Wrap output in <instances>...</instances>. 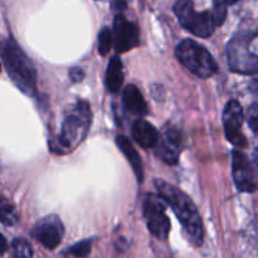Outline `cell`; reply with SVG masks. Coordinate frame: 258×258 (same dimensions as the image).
I'll use <instances>...</instances> for the list:
<instances>
[{"label": "cell", "instance_id": "30bf717a", "mask_svg": "<svg viewBox=\"0 0 258 258\" xmlns=\"http://www.w3.org/2000/svg\"><path fill=\"white\" fill-rule=\"evenodd\" d=\"M181 145H183V136L180 131L176 128H165L164 134L159 136L155 146V154L169 165H176L180 155Z\"/></svg>", "mask_w": 258, "mask_h": 258}, {"label": "cell", "instance_id": "44dd1931", "mask_svg": "<svg viewBox=\"0 0 258 258\" xmlns=\"http://www.w3.org/2000/svg\"><path fill=\"white\" fill-rule=\"evenodd\" d=\"M91 252V241H82L78 242L77 244L71 247L70 252L68 253L72 254V256H77V257H86L88 256Z\"/></svg>", "mask_w": 258, "mask_h": 258}, {"label": "cell", "instance_id": "5b68a950", "mask_svg": "<svg viewBox=\"0 0 258 258\" xmlns=\"http://www.w3.org/2000/svg\"><path fill=\"white\" fill-rule=\"evenodd\" d=\"M174 13L178 17L181 27L197 37L208 38L216 30L212 12L197 13L191 0H179L174 5Z\"/></svg>", "mask_w": 258, "mask_h": 258}, {"label": "cell", "instance_id": "ffe728a7", "mask_svg": "<svg viewBox=\"0 0 258 258\" xmlns=\"http://www.w3.org/2000/svg\"><path fill=\"white\" fill-rule=\"evenodd\" d=\"M212 15H213L216 27H221V25L223 24L227 15V4L223 2V0H214Z\"/></svg>", "mask_w": 258, "mask_h": 258}, {"label": "cell", "instance_id": "7c38bea8", "mask_svg": "<svg viewBox=\"0 0 258 258\" xmlns=\"http://www.w3.org/2000/svg\"><path fill=\"white\" fill-rule=\"evenodd\" d=\"M64 233V228L60 222L59 217L48 216L40 219L37 224L33 234L37 241L43 247L48 249H53L60 243Z\"/></svg>", "mask_w": 258, "mask_h": 258}, {"label": "cell", "instance_id": "9a60e30c", "mask_svg": "<svg viewBox=\"0 0 258 258\" xmlns=\"http://www.w3.org/2000/svg\"><path fill=\"white\" fill-rule=\"evenodd\" d=\"M116 144H117V146L120 148V150L122 151L123 155L126 156V159H127V161L130 163V165L133 166L139 181H143V178H144L143 161H141L140 155H139L138 151L135 150V148L133 146L131 141L128 140L126 136L118 135L117 138H116Z\"/></svg>", "mask_w": 258, "mask_h": 258}, {"label": "cell", "instance_id": "52a82bcc", "mask_svg": "<svg viewBox=\"0 0 258 258\" xmlns=\"http://www.w3.org/2000/svg\"><path fill=\"white\" fill-rule=\"evenodd\" d=\"M166 202L161 196L148 194L144 201V216L148 228L155 238L166 239L170 232V221L166 216Z\"/></svg>", "mask_w": 258, "mask_h": 258}, {"label": "cell", "instance_id": "e0dca14e", "mask_svg": "<svg viewBox=\"0 0 258 258\" xmlns=\"http://www.w3.org/2000/svg\"><path fill=\"white\" fill-rule=\"evenodd\" d=\"M18 221L14 206L4 197H0V222L5 226H14Z\"/></svg>", "mask_w": 258, "mask_h": 258}, {"label": "cell", "instance_id": "ac0fdd59", "mask_svg": "<svg viewBox=\"0 0 258 258\" xmlns=\"http://www.w3.org/2000/svg\"><path fill=\"white\" fill-rule=\"evenodd\" d=\"M111 47H112V32L110 28L105 27L98 35V52L101 55H106L110 52Z\"/></svg>", "mask_w": 258, "mask_h": 258}, {"label": "cell", "instance_id": "3957f363", "mask_svg": "<svg viewBox=\"0 0 258 258\" xmlns=\"http://www.w3.org/2000/svg\"><path fill=\"white\" fill-rule=\"evenodd\" d=\"M228 64L233 72L256 75L258 70L256 32L236 34L227 45Z\"/></svg>", "mask_w": 258, "mask_h": 258}, {"label": "cell", "instance_id": "277c9868", "mask_svg": "<svg viewBox=\"0 0 258 258\" xmlns=\"http://www.w3.org/2000/svg\"><path fill=\"white\" fill-rule=\"evenodd\" d=\"M179 62L199 78H209L217 72L218 66L208 49L193 39H184L175 50Z\"/></svg>", "mask_w": 258, "mask_h": 258}, {"label": "cell", "instance_id": "2e32d148", "mask_svg": "<svg viewBox=\"0 0 258 258\" xmlns=\"http://www.w3.org/2000/svg\"><path fill=\"white\" fill-rule=\"evenodd\" d=\"M123 83V68L122 62L117 55H113L108 63L107 71H106V86L110 92L116 93L120 91Z\"/></svg>", "mask_w": 258, "mask_h": 258}, {"label": "cell", "instance_id": "ba28073f", "mask_svg": "<svg viewBox=\"0 0 258 258\" xmlns=\"http://www.w3.org/2000/svg\"><path fill=\"white\" fill-rule=\"evenodd\" d=\"M232 156V173L237 189L243 193H253L257 188L256 168L242 151L233 150Z\"/></svg>", "mask_w": 258, "mask_h": 258}, {"label": "cell", "instance_id": "603a6c76", "mask_svg": "<svg viewBox=\"0 0 258 258\" xmlns=\"http://www.w3.org/2000/svg\"><path fill=\"white\" fill-rule=\"evenodd\" d=\"M70 76L73 82H81L85 78V71L81 67H73L70 71Z\"/></svg>", "mask_w": 258, "mask_h": 258}, {"label": "cell", "instance_id": "7402d4cb", "mask_svg": "<svg viewBox=\"0 0 258 258\" xmlns=\"http://www.w3.org/2000/svg\"><path fill=\"white\" fill-rule=\"evenodd\" d=\"M248 123L249 126H251L252 131L253 133H256L257 131V127H258V110H257V105L254 103V105H252V107H249L248 110Z\"/></svg>", "mask_w": 258, "mask_h": 258}, {"label": "cell", "instance_id": "cb8c5ba5", "mask_svg": "<svg viewBox=\"0 0 258 258\" xmlns=\"http://www.w3.org/2000/svg\"><path fill=\"white\" fill-rule=\"evenodd\" d=\"M8 249V242L7 239L4 238V236L3 234H0V254L5 253V251Z\"/></svg>", "mask_w": 258, "mask_h": 258}, {"label": "cell", "instance_id": "5bb4252c", "mask_svg": "<svg viewBox=\"0 0 258 258\" xmlns=\"http://www.w3.org/2000/svg\"><path fill=\"white\" fill-rule=\"evenodd\" d=\"M133 138L144 149H153L159 139L156 128L145 120H138L133 125Z\"/></svg>", "mask_w": 258, "mask_h": 258}, {"label": "cell", "instance_id": "d4e9b609", "mask_svg": "<svg viewBox=\"0 0 258 258\" xmlns=\"http://www.w3.org/2000/svg\"><path fill=\"white\" fill-rule=\"evenodd\" d=\"M126 8V3L123 0H115L113 2V9L117 10H123Z\"/></svg>", "mask_w": 258, "mask_h": 258}, {"label": "cell", "instance_id": "8fae6325", "mask_svg": "<svg viewBox=\"0 0 258 258\" xmlns=\"http://www.w3.org/2000/svg\"><path fill=\"white\" fill-rule=\"evenodd\" d=\"M112 43L117 53H125L139 44V28L128 22L123 15L118 14L113 22Z\"/></svg>", "mask_w": 258, "mask_h": 258}, {"label": "cell", "instance_id": "8992f818", "mask_svg": "<svg viewBox=\"0 0 258 258\" xmlns=\"http://www.w3.org/2000/svg\"><path fill=\"white\" fill-rule=\"evenodd\" d=\"M91 122L90 106L85 101H80L72 115L66 117L62 131L59 135V143L63 148H72L85 138Z\"/></svg>", "mask_w": 258, "mask_h": 258}, {"label": "cell", "instance_id": "6da1fadb", "mask_svg": "<svg viewBox=\"0 0 258 258\" xmlns=\"http://www.w3.org/2000/svg\"><path fill=\"white\" fill-rule=\"evenodd\" d=\"M155 186L166 204L173 208L190 243L197 247L201 246L204 237L203 223L193 201L183 190L161 179H156Z\"/></svg>", "mask_w": 258, "mask_h": 258}, {"label": "cell", "instance_id": "7a4b0ae2", "mask_svg": "<svg viewBox=\"0 0 258 258\" xmlns=\"http://www.w3.org/2000/svg\"><path fill=\"white\" fill-rule=\"evenodd\" d=\"M0 53L13 82L27 95H34L37 88V72L32 60L13 39H5L0 43Z\"/></svg>", "mask_w": 258, "mask_h": 258}, {"label": "cell", "instance_id": "9c48e42d", "mask_svg": "<svg viewBox=\"0 0 258 258\" xmlns=\"http://www.w3.org/2000/svg\"><path fill=\"white\" fill-rule=\"evenodd\" d=\"M243 110L237 101H229L223 111V126L227 139L236 148H244L247 140L242 133L243 126Z\"/></svg>", "mask_w": 258, "mask_h": 258}, {"label": "cell", "instance_id": "4fadbf2b", "mask_svg": "<svg viewBox=\"0 0 258 258\" xmlns=\"http://www.w3.org/2000/svg\"><path fill=\"white\" fill-rule=\"evenodd\" d=\"M122 103L125 110L131 115L143 117L148 113V105H146L145 98L136 86L128 85L125 88L122 95Z\"/></svg>", "mask_w": 258, "mask_h": 258}, {"label": "cell", "instance_id": "484cf974", "mask_svg": "<svg viewBox=\"0 0 258 258\" xmlns=\"http://www.w3.org/2000/svg\"><path fill=\"white\" fill-rule=\"evenodd\" d=\"M224 3H226L227 5H233V4H236V3H238L239 0H223Z\"/></svg>", "mask_w": 258, "mask_h": 258}, {"label": "cell", "instance_id": "d6986e66", "mask_svg": "<svg viewBox=\"0 0 258 258\" xmlns=\"http://www.w3.org/2000/svg\"><path fill=\"white\" fill-rule=\"evenodd\" d=\"M13 256L15 257H32L33 251L30 244L25 239L17 238L13 241Z\"/></svg>", "mask_w": 258, "mask_h": 258}]
</instances>
